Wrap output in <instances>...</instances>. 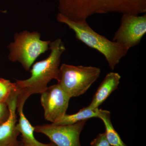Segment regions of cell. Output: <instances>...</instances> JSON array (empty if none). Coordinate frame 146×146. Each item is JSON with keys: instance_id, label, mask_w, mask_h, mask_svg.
<instances>
[{"instance_id": "1", "label": "cell", "mask_w": 146, "mask_h": 146, "mask_svg": "<svg viewBox=\"0 0 146 146\" xmlns=\"http://www.w3.org/2000/svg\"><path fill=\"white\" fill-rule=\"evenodd\" d=\"M59 13L73 21H86L96 14L146 13V0H57Z\"/></svg>"}, {"instance_id": "2", "label": "cell", "mask_w": 146, "mask_h": 146, "mask_svg": "<svg viewBox=\"0 0 146 146\" xmlns=\"http://www.w3.org/2000/svg\"><path fill=\"white\" fill-rule=\"evenodd\" d=\"M50 53L46 58L36 62L32 66L31 76L24 80H16L19 94L18 98L26 101L31 95L41 94L47 89L52 79L57 80L59 72L60 58L66 50L60 39L50 42Z\"/></svg>"}, {"instance_id": "3", "label": "cell", "mask_w": 146, "mask_h": 146, "mask_svg": "<svg viewBox=\"0 0 146 146\" xmlns=\"http://www.w3.org/2000/svg\"><path fill=\"white\" fill-rule=\"evenodd\" d=\"M56 19L72 30L77 39L103 55L112 70L128 52L117 42L110 41L94 31L86 21H73L60 13L57 14Z\"/></svg>"}, {"instance_id": "4", "label": "cell", "mask_w": 146, "mask_h": 146, "mask_svg": "<svg viewBox=\"0 0 146 146\" xmlns=\"http://www.w3.org/2000/svg\"><path fill=\"white\" fill-rule=\"evenodd\" d=\"M41 36L37 31H24L15 33L14 41L7 46L9 60L19 62L26 71H30L37 58L49 49L51 41L42 40Z\"/></svg>"}, {"instance_id": "5", "label": "cell", "mask_w": 146, "mask_h": 146, "mask_svg": "<svg viewBox=\"0 0 146 146\" xmlns=\"http://www.w3.org/2000/svg\"><path fill=\"white\" fill-rule=\"evenodd\" d=\"M100 68L93 66L62 64L58 83L70 98L84 94L99 77Z\"/></svg>"}, {"instance_id": "6", "label": "cell", "mask_w": 146, "mask_h": 146, "mask_svg": "<svg viewBox=\"0 0 146 146\" xmlns=\"http://www.w3.org/2000/svg\"><path fill=\"white\" fill-rule=\"evenodd\" d=\"M146 33V14L142 16L124 14L112 41L129 50L139 44Z\"/></svg>"}, {"instance_id": "7", "label": "cell", "mask_w": 146, "mask_h": 146, "mask_svg": "<svg viewBox=\"0 0 146 146\" xmlns=\"http://www.w3.org/2000/svg\"><path fill=\"white\" fill-rule=\"evenodd\" d=\"M86 121L74 124L56 125L52 124L35 126V131L44 134L56 146H82L80 136Z\"/></svg>"}, {"instance_id": "8", "label": "cell", "mask_w": 146, "mask_h": 146, "mask_svg": "<svg viewBox=\"0 0 146 146\" xmlns=\"http://www.w3.org/2000/svg\"><path fill=\"white\" fill-rule=\"evenodd\" d=\"M41 94V105L47 121L54 123L66 114L71 98L58 84L48 86Z\"/></svg>"}, {"instance_id": "9", "label": "cell", "mask_w": 146, "mask_h": 146, "mask_svg": "<svg viewBox=\"0 0 146 146\" xmlns=\"http://www.w3.org/2000/svg\"><path fill=\"white\" fill-rule=\"evenodd\" d=\"M18 96H14L7 103L9 115L7 119L0 124V146L13 145L18 141L17 138L20 134L16 129Z\"/></svg>"}, {"instance_id": "10", "label": "cell", "mask_w": 146, "mask_h": 146, "mask_svg": "<svg viewBox=\"0 0 146 146\" xmlns=\"http://www.w3.org/2000/svg\"><path fill=\"white\" fill-rule=\"evenodd\" d=\"M25 102L23 100L18 99L17 100V110L19 114V119L16 125V129L21 133V141L24 146H56L52 143H42L35 138L34 127L31 125L24 114L23 108Z\"/></svg>"}, {"instance_id": "11", "label": "cell", "mask_w": 146, "mask_h": 146, "mask_svg": "<svg viewBox=\"0 0 146 146\" xmlns=\"http://www.w3.org/2000/svg\"><path fill=\"white\" fill-rule=\"evenodd\" d=\"M121 78V76L117 73L112 72L108 74L94 94L91 104L87 107L90 109L99 108L112 92L118 89Z\"/></svg>"}, {"instance_id": "12", "label": "cell", "mask_w": 146, "mask_h": 146, "mask_svg": "<svg viewBox=\"0 0 146 146\" xmlns=\"http://www.w3.org/2000/svg\"><path fill=\"white\" fill-rule=\"evenodd\" d=\"M99 109V108L90 109L88 107H84L72 115L65 114L62 117L52 124L56 125H69L82 121H87L91 118H98Z\"/></svg>"}, {"instance_id": "13", "label": "cell", "mask_w": 146, "mask_h": 146, "mask_svg": "<svg viewBox=\"0 0 146 146\" xmlns=\"http://www.w3.org/2000/svg\"><path fill=\"white\" fill-rule=\"evenodd\" d=\"M98 118L100 119L104 123L105 128V133L106 139L111 146H127L123 142L112 125L109 111L100 109Z\"/></svg>"}, {"instance_id": "14", "label": "cell", "mask_w": 146, "mask_h": 146, "mask_svg": "<svg viewBox=\"0 0 146 146\" xmlns=\"http://www.w3.org/2000/svg\"><path fill=\"white\" fill-rule=\"evenodd\" d=\"M19 94L16 82L0 78V103L7 104L13 97Z\"/></svg>"}, {"instance_id": "15", "label": "cell", "mask_w": 146, "mask_h": 146, "mask_svg": "<svg viewBox=\"0 0 146 146\" xmlns=\"http://www.w3.org/2000/svg\"><path fill=\"white\" fill-rule=\"evenodd\" d=\"M90 146H111L106 136L105 133H99L90 144Z\"/></svg>"}, {"instance_id": "16", "label": "cell", "mask_w": 146, "mask_h": 146, "mask_svg": "<svg viewBox=\"0 0 146 146\" xmlns=\"http://www.w3.org/2000/svg\"><path fill=\"white\" fill-rule=\"evenodd\" d=\"M9 115V110L7 105L0 103V124L7 119Z\"/></svg>"}, {"instance_id": "17", "label": "cell", "mask_w": 146, "mask_h": 146, "mask_svg": "<svg viewBox=\"0 0 146 146\" xmlns=\"http://www.w3.org/2000/svg\"><path fill=\"white\" fill-rule=\"evenodd\" d=\"M12 146H24L23 144L22 141H17V143L13 145Z\"/></svg>"}, {"instance_id": "18", "label": "cell", "mask_w": 146, "mask_h": 146, "mask_svg": "<svg viewBox=\"0 0 146 146\" xmlns=\"http://www.w3.org/2000/svg\"><path fill=\"white\" fill-rule=\"evenodd\" d=\"M16 143H17V142H16ZM13 146V145H12V146Z\"/></svg>"}]
</instances>
